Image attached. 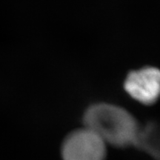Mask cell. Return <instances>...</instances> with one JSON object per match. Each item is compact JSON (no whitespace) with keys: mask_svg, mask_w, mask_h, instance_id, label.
Segmentation results:
<instances>
[{"mask_svg":"<svg viewBox=\"0 0 160 160\" xmlns=\"http://www.w3.org/2000/svg\"><path fill=\"white\" fill-rule=\"evenodd\" d=\"M159 131L154 124H149L142 130L138 129L133 145H137L153 157L158 158L159 153Z\"/></svg>","mask_w":160,"mask_h":160,"instance_id":"277c9868","label":"cell"},{"mask_svg":"<svg viewBox=\"0 0 160 160\" xmlns=\"http://www.w3.org/2000/svg\"><path fill=\"white\" fill-rule=\"evenodd\" d=\"M126 91L140 102L150 105L157 99L160 90L159 70L145 68L130 73L125 82Z\"/></svg>","mask_w":160,"mask_h":160,"instance_id":"3957f363","label":"cell"},{"mask_svg":"<svg viewBox=\"0 0 160 160\" xmlns=\"http://www.w3.org/2000/svg\"><path fill=\"white\" fill-rule=\"evenodd\" d=\"M84 123L104 142L117 147L133 145L139 129L128 112L109 104H97L89 108L85 112Z\"/></svg>","mask_w":160,"mask_h":160,"instance_id":"6da1fadb","label":"cell"},{"mask_svg":"<svg viewBox=\"0 0 160 160\" xmlns=\"http://www.w3.org/2000/svg\"><path fill=\"white\" fill-rule=\"evenodd\" d=\"M105 143L87 128L72 132L62 146L63 160H104Z\"/></svg>","mask_w":160,"mask_h":160,"instance_id":"7a4b0ae2","label":"cell"}]
</instances>
